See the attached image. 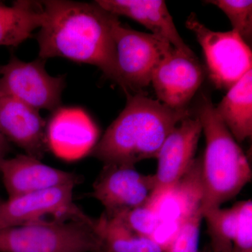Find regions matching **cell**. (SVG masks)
<instances>
[{"mask_svg":"<svg viewBox=\"0 0 252 252\" xmlns=\"http://www.w3.org/2000/svg\"><path fill=\"white\" fill-rule=\"evenodd\" d=\"M44 18L36 40L39 59L63 58L98 67L124 86L118 69L113 26L118 16L94 3L41 1Z\"/></svg>","mask_w":252,"mask_h":252,"instance_id":"1","label":"cell"},{"mask_svg":"<svg viewBox=\"0 0 252 252\" xmlns=\"http://www.w3.org/2000/svg\"><path fill=\"white\" fill-rule=\"evenodd\" d=\"M190 116L189 108L176 110L143 92L131 94L125 108L89 154L104 165L135 166L157 158L167 136Z\"/></svg>","mask_w":252,"mask_h":252,"instance_id":"2","label":"cell"},{"mask_svg":"<svg viewBox=\"0 0 252 252\" xmlns=\"http://www.w3.org/2000/svg\"><path fill=\"white\" fill-rule=\"evenodd\" d=\"M197 112L206 140L201 165L203 212L237 196L251 182L252 172L246 156L217 115L210 97L202 95Z\"/></svg>","mask_w":252,"mask_h":252,"instance_id":"3","label":"cell"},{"mask_svg":"<svg viewBox=\"0 0 252 252\" xmlns=\"http://www.w3.org/2000/svg\"><path fill=\"white\" fill-rule=\"evenodd\" d=\"M102 250L95 223L70 220L0 229V252H97Z\"/></svg>","mask_w":252,"mask_h":252,"instance_id":"4","label":"cell"},{"mask_svg":"<svg viewBox=\"0 0 252 252\" xmlns=\"http://www.w3.org/2000/svg\"><path fill=\"white\" fill-rule=\"evenodd\" d=\"M75 186L67 185L10 198L0 205V229L17 225L52 222H84L95 220L78 206L74 200Z\"/></svg>","mask_w":252,"mask_h":252,"instance_id":"5","label":"cell"},{"mask_svg":"<svg viewBox=\"0 0 252 252\" xmlns=\"http://www.w3.org/2000/svg\"><path fill=\"white\" fill-rule=\"evenodd\" d=\"M118 69L126 96L142 92L151 84L158 64L173 46L152 33L124 27L116 19L113 26Z\"/></svg>","mask_w":252,"mask_h":252,"instance_id":"6","label":"cell"},{"mask_svg":"<svg viewBox=\"0 0 252 252\" xmlns=\"http://www.w3.org/2000/svg\"><path fill=\"white\" fill-rule=\"evenodd\" d=\"M186 26L201 46L209 76L218 89L228 90L252 69L251 48L233 30L212 31L195 14L189 16Z\"/></svg>","mask_w":252,"mask_h":252,"instance_id":"7","label":"cell"},{"mask_svg":"<svg viewBox=\"0 0 252 252\" xmlns=\"http://www.w3.org/2000/svg\"><path fill=\"white\" fill-rule=\"evenodd\" d=\"M45 63L39 58L24 62L12 55L9 62L0 66V97L17 99L38 111L61 108L65 77L50 75Z\"/></svg>","mask_w":252,"mask_h":252,"instance_id":"8","label":"cell"},{"mask_svg":"<svg viewBox=\"0 0 252 252\" xmlns=\"http://www.w3.org/2000/svg\"><path fill=\"white\" fill-rule=\"evenodd\" d=\"M154 189V175H143L135 166L104 165L91 196L102 204L106 215L114 217L148 203Z\"/></svg>","mask_w":252,"mask_h":252,"instance_id":"9","label":"cell"},{"mask_svg":"<svg viewBox=\"0 0 252 252\" xmlns=\"http://www.w3.org/2000/svg\"><path fill=\"white\" fill-rule=\"evenodd\" d=\"M202 132L200 119L191 115L184 119L167 136L157 157V170L154 175L155 189L149 203L157 202L188 172L195 160Z\"/></svg>","mask_w":252,"mask_h":252,"instance_id":"10","label":"cell"},{"mask_svg":"<svg viewBox=\"0 0 252 252\" xmlns=\"http://www.w3.org/2000/svg\"><path fill=\"white\" fill-rule=\"evenodd\" d=\"M203 79V69L195 54L173 48L158 64L151 84L158 100L180 110L188 108Z\"/></svg>","mask_w":252,"mask_h":252,"instance_id":"11","label":"cell"},{"mask_svg":"<svg viewBox=\"0 0 252 252\" xmlns=\"http://www.w3.org/2000/svg\"><path fill=\"white\" fill-rule=\"evenodd\" d=\"M0 172L9 198L62 186H77L81 177L46 165L41 160L19 154L0 162Z\"/></svg>","mask_w":252,"mask_h":252,"instance_id":"12","label":"cell"},{"mask_svg":"<svg viewBox=\"0 0 252 252\" xmlns=\"http://www.w3.org/2000/svg\"><path fill=\"white\" fill-rule=\"evenodd\" d=\"M97 137V127L80 109H57L46 127L48 148L69 160L90 154Z\"/></svg>","mask_w":252,"mask_h":252,"instance_id":"13","label":"cell"},{"mask_svg":"<svg viewBox=\"0 0 252 252\" xmlns=\"http://www.w3.org/2000/svg\"><path fill=\"white\" fill-rule=\"evenodd\" d=\"M47 123L39 111L9 97H0V130L9 143L41 160L48 148Z\"/></svg>","mask_w":252,"mask_h":252,"instance_id":"14","label":"cell"},{"mask_svg":"<svg viewBox=\"0 0 252 252\" xmlns=\"http://www.w3.org/2000/svg\"><path fill=\"white\" fill-rule=\"evenodd\" d=\"M96 4L110 14L130 18L175 49L194 54L175 27L165 1L162 0H97Z\"/></svg>","mask_w":252,"mask_h":252,"instance_id":"15","label":"cell"},{"mask_svg":"<svg viewBox=\"0 0 252 252\" xmlns=\"http://www.w3.org/2000/svg\"><path fill=\"white\" fill-rule=\"evenodd\" d=\"M202 159L195 158L191 167L172 189L152 204L160 223L182 225L194 214L201 210L203 187Z\"/></svg>","mask_w":252,"mask_h":252,"instance_id":"16","label":"cell"},{"mask_svg":"<svg viewBox=\"0 0 252 252\" xmlns=\"http://www.w3.org/2000/svg\"><path fill=\"white\" fill-rule=\"evenodd\" d=\"M215 110L237 142L252 135V69L228 89Z\"/></svg>","mask_w":252,"mask_h":252,"instance_id":"17","label":"cell"},{"mask_svg":"<svg viewBox=\"0 0 252 252\" xmlns=\"http://www.w3.org/2000/svg\"><path fill=\"white\" fill-rule=\"evenodd\" d=\"M43 18L41 1L17 0L11 6L0 2V46L18 47L41 28Z\"/></svg>","mask_w":252,"mask_h":252,"instance_id":"18","label":"cell"},{"mask_svg":"<svg viewBox=\"0 0 252 252\" xmlns=\"http://www.w3.org/2000/svg\"><path fill=\"white\" fill-rule=\"evenodd\" d=\"M95 231L102 242L103 252H164L152 238L137 234L104 212L95 220Z\"/></svg>","mask_w":252,"mask_h":252,"instance_id":"19","label":"cell"},{"mask_svg":"<svg viewBox=\"0 0 252 252\" xmlns=\"http://www.w3.org/2000/svg\"><path fill=\"white\" fill-rule=\"evenodd\" d=\"M206 220L212 252H230L238 225L239 203L230 208L210 209L202 212Z\"/></svg>","mask_w":252,"mask_h":252,"instance_id":"20","label":"cell"},{"mask_svg":"<svg viewBox=\"0 0 252 252\" xmlns=\"http://www.w3.org/2000/svg\"><path fill=\"white\" fill-rule=\"evenodd\" d=\"M205 2L220 8L229 18L233 31L238 33L249 46L252 38L251 0H211Z\"/></svg>","mask_w":252,"mask_h":252,"instance_id":"21","label":"cell"},{"mask_svg":"<svg viewBox=\"0 0 252 252\" xmlns=\"http://www.w3.org/2000/svg\"><path fill=\"white\" fill-rule=\"evenodd\" d=\"M112 217L118 219L132 231L149 238H152L160 223L155 207L149 202Z\"/></svg>","mask_w":252,"mask_h":252,"instance_id":"22","label":"cell"},{"mask_svg":"<svg viewBox=\"0 0 252 252\" xmlns=\"http://www.w3.org/2000/svg\"><path fill=\"white\" fill-rule=\"evenodd\" d=\"M202 220L201 210L190 217L182 225L167 252H200L199 243Z\"/></svg>","mask_w":252,"mask_h":252,"instance_id":"23","label":"cell"},{"mask_svg":"<svg viewBox=\"0 0 252 252\" xmlns=\"http://www.w3.org/2000/svg\"><path fill=\"white\" fill-rule=\"evenodd\" d=\"M238 225L230 252H252V201L238 202Z\"/></svg>","mask_w":252,"mask_h":252,"instance_id":"24","label":"cell"},{"mask_svg":"<svg viewBox=\"0 0 252 252\" xmlns=\"http://www.w3.org/2000/svg\"><path fill=\"white\" fill-rule=\"evenodd\" d=\"M11 151V145L9 141L5 138L2 132L0 130V162L6 158V156Z\"/></svg>","mask_w":252,"mask_h":252,"instance_id":"25","label":"cell"},{"mask_svg":"<svg viewBox=\"0 0 252 252\" xmlns=\"http://www.w3.org/2000/svg\"><path fill=\"white\" fill-rule=\"evenodd\" d=\"M203 252H211V250H206V251H205Z\"/></svg>","mask_w":252,"mask_h":252,"instance_id":"26","label":"cell"},{"mask_svg":"<svg viewBox=\"0 0 252 252\" xmlns=\"http://www.w3.org/2000/svg\"><path fill=\"white\" fill-rule=\"evenodd\" d=\"M1 202H2V200H1V199H0V205H1Z\"/></svg>","mask_w":252,"mask_h":252,"instance_id":"27","label":"cell"},{"mask_svg":"<svg viewBox=\"0 0 252 252\" xmlns=\"http://www.w3.org/2000/svg\"></svg>","mask_w":252,"mask_h":252,"instance_id":"28","label":"cell"}]
</instances>
